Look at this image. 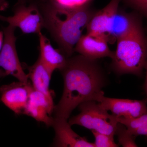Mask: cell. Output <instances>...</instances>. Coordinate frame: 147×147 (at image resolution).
Instances as JSON below:
<instances>
[{
  "label": "cell",
  "instance_id": "1",
  "mask_svg": "<svg viewBox=\"0 0 147 147\" xmlns=\"http://www.w3.org/2000/svg\"><path fill=\"white\" fill-rule=\"evenodd\" d=\"M60 71L63 79V91L60 100L55 106L53 117L67 121L73 110L81 103L95 100L104 93L102 90L107 80L97 60L80 55L69 58Z\"/></svg>",
  "mask_w": 147,
  "mask_h": 147
},
{
  "label": "cell",
  "instance_id": "2",
  "mask_svg": "<svg viewBox=\"0 0 147 147\" xmlns=\"http://www.w3.org/2000/svg\"><path fill=\"white\" fill-rule=\"evenodd\" d=\"M39 5L47 29L59 45L61 52L69 58L74 47L96 12L89 3L79 7H65L54 0H39Z\"/></svg>",
  "mask_w": 147,
  "mask_h": 147
},
{
  "label": "cell",
  "instance_id": "3",
  "mask_svg": "<svg viewBox=\"0 0 147 147\" xmlns=\"http://www.w3.org/2000/svg\"><path fill=\"white\" fill-rule=\"evenodd\" d=\"M111 66L118 75L141 76L147 60V42L142 28L117 40Z\"/></svg>",
  "mask_w": 147,
  "mask_h": 147
},
{
  "label": "cell",
  "instance_id": "4",
  "mask_svg": "<svg viewBox=\"0 0 147 147\" xmlns=\"http://www.w3.org/2000/svg\"><path fill=\"white\" fill-rule=\"evenodd\" d=\"M78 107L80 113L68 121L71 126L77 125L111 137L115 135L119 122L117 117L108 113L99 102L94 100H87Z\"/></svg>",
  "mask_w": 147,
  "mask_h": 147
},
{
  "label": "cell",
  "instance_id": "5",
  "mask_svg": "<svg viewBox=\"0 0 147 147\" xmlns=\"http://www.w3.org/2000/svg\"><path fill=\"white\" fill-rule=\"evenodd\" d=\"M13 15L6 17L0 14V21L21 29L24 34H38L44 28L39 0H18L13 5Z\"/></svg>",
  "mask_w": 147,
  "mask_h": 147
},
{
  "label": "cell",
  "instance_id": "6",
  "mask_svg": "<svg viewBox=\"0 0 147 147\" xmlns=\"http://www.w3.org/2000/svg\"><path fill=\"white\" fill-rule=\"evenodd\" d=\"M15 29V27L9 25L3 28L4 38L0 52V67L7 75H12L19 82L27 83L30 81L18 58L16 46V37L14 34Z\"/></svg>",
  "mask_w": 147,
  "mask_h": 147
},
{
  "label": "cell",
  "instance_id": "7",
  "mask_svg": "<svg viewBox=\"0 0 147 147\" xmlns=\"http://www.w3.org/2000/svg\"><path fill=\"white\" fill-rule=\"evenodd\" d=\"M95 100L117 117L136 118L147 114V98L142 100L111 98L104 96L103 93Z\"/></svg>",
  "mask_w": 147,
  "mask_h": 147
},
{
  "label": "cell",
  "instance_id": "8",
  "mask_svg": "<svg viewBox=\"0 0 147 147\" xmlns=\"http://www.w3.org/2000/svg\"><path fill=\"white\" fill-rule=\"evenodd\" d=\"M33 88L30 81L4 85L0 87L1 100L16 115L23 114Z\"/></svg>",
  "mask_w": 147,
  "mask_h": 147
},
{
  "label": "cell",
  "instance_id": "9",
  "mask_svg": "<svg viewBox=\"0 0 147 147\" xmlns=\"http://www.w3.org/2000/svg\"><path fill=\"white\" fill-rule=\"evenodd\" d=\"M109 38L106 35L87 33L82 35L78 40L74 47V52L90 59L104 57L112 59L115 52L109 48Z\"/></svg>",
  "mask_w": 147,
  "mask_h": 147
},
{
  "label": "cell",
  "instance_id": "10",
  "mask_svg": "<svg viewBox=\"0 0 147 147\" xmlns=\"http://www.w3.org/2000/svg\"><path fill=\"white\" fill-rule=\"evenodd\" d=\"M52 127L55 131L53 146L59 147H95L85 137L79 136L72 130L67 121L54 119Z\"/></svg>",
  "mask_w": 147,
  "mask_h": 147
},
{
  "label": "cell",
  "instance_id": "11",
  "mask_svg": "<svg viewBox=\"0 0 147 147\" xmlns=\"http://www.w3.org/2000/svg\"><path fill=\"white\" fill-rule=\"evenodd\" d=\"M53 111L45 96L33 88L23 114L43 123L47 127H52L54 118L51 115Z\"/></svg>",
  "mask_w": 147,
  "mask_h": 147
},
{
  "label": "cell",
  "instance_id": "12",
  "mask_svg": "<svg viewBox=\"0 0 147 147\" xmlns=\"http://www.w3.org/2000/svg\"><path fill=\"white\" fill-rule=\"evenodd\" d=\"M25 67L28 71L27 74L33 88L45 96L50 106L54 110L55 105L53 93L50 89L52 74L45 67L39 57L32 65L29 66L25 64Z\"/></svg>",
  "mask_w": 147,
  "mask_h": 147
},
{
  "label": "cell",
  "instance_id": "13",
  "mask_svg": "<svg viewBox=\"0 0 147 147\" xmlns=\"http://www.w3.org/2000/svg\"><path fill=\"white\" fill-rule=\"evenodd\" d=\"M121 1L111 0L104 8L96 11L87 26V33L105 34L108 36L110 25L115 14L119 10Z\"/></svg>",
  "mask_w": 147,
  "mask_h": 147
},
{
  "label": "cell",
  "instance_id": "14",
  "mask_svg": "<svg viewBox=\"0 0 147 147\" xmlns=\"http://www.w3.org/2000/svg\"><path fill=\"white\" fill-rule=\"evenodd\" d=\"M40 55L39 57L51 74L57 69L61 70L65 66L68 58L59 49H55L49 40L42 34H38Z\"/></svg>",
  "mask_w": 147,
  "mask_h": 147
},
{
  "label": "cell",
  "instance_id": "15",
  "mask_svg": "<svg viewBox=\"0 0 147 147\" xmlns=\"http://www.w3.org/2000/svg\"><path fill=\"white\" fill-rule=\"evenodd\" d=\"M142 28L141 22L137 16L119 9L113 18L108 31L109 40L111 38L117 40Z\"/></svg>",
  "mask_w": 147,
  "mask_h": 147
},
{
  "label": "cell",
  "instance_id": "16",
  "mask_svg": "<svg viewBox=\"0 0 147 147\" xmlns=\"http://www.w3.org/2000/svg\"><path fill=\"white\" fill-rule=\"evenodd\" d=\"M117 119L135 137L140 135L147 137V114L136 118L117 117Z\"/></svg>",
  "mask_w": 147,
  "mask_h": 147
},
{
  "label": "cell",
  "instance_id": "17",
  "mask_svg": "<svg viewBox=\"0 0 147 147\" xmlns=\"http://www.w3.org/2000/svg\"><path fill=\"white\" fill-rule=\"evenodd\" d=\"M115 135L118 137L119 144L124 147H137L135 142V137L123 124L118 122Z\"/></svg>",
  "mask_w": 147,
  "mask_h": 147
},
{
  "label": "cell",
  "instance_id": "18",
  "mask_svg": "<svg viewBox=\"0 0 147 147\" xmlns=\"http://www.w3.org/2000/svg\"><path fill=\"white\" fill-rule=\"evenodd\" d=\"M95 138L94 143L95 147H117L119 146L115 143L114 137L91 130Z\"/></svg>",
  "mask_w": 147,
  "mask_h": 147
},
{
  "label": "cell",
  "instance_id": "19",
  "mask_svg": "<svg viewBox=\"0 0 147 147\" xmlns=\"http://www.w3.org/2000/svg\"><path fill=\"white\" fill-rule=\"evenodd\" d=\"M147 18V0H123Z\"/></svg>",
  "mask_w": 147,
  "mask_h": 147
},
{
  "label": "cell",
  "instance_id": "20",
  "mask_svg": "<svg viewBox=\"0 0 147 147\" xmlns=\"http://www.w3.org/2000/svg\"><path fill=\"white\" fill-rule=\"evenodd\" d=\"M56 3L64 7L69 8L79 7L86 4L91 0H54Z\"/></svg>",
  "mask_w": 147,
  "mask_h": 147
},
{
  "label": "cell",
  "instance_id": "21",
  "mask_svg": "<svg viewBox=\"0 0 147 147\" xmlns=\"http://www.w3.org/2000/svg\"><path fill=\"white\" fill-rule=\"evenodd\" d=\"M9 6L7 0H0V11H5Z\"/></svg>",
  "mask_w": 147,
  "mask_h": 147
},
{
  "label": "cell",
  "instance_id": "22",
  "mask_svg": "<svg viewBox=\"0 0 147 147\" xmlns=\"http://www.w3.org/2000/svg\"><path fill=\"white\" fill-rule=\"evenodd\" d=\"M4 33L3 31H0V52L2 48L4 42Z\"/></svg>",
  "mask_w": 147,
  "mask_h": 147
},
{
  "label": "cell",
  "instance_id": "23",
  "mask_svg": "<svg viewBox=\"0 0 147 147\" xmlns=\"http://www.w3.org/2000/svg\"><path fill=\"white\" fill-rule=\"evenodd\" d=\"M144 68L146 70V78L144 84V88L145 91L147 95V60L146 61L144 66Z\"/></svg>",
  "mask_w": 147,
  "mask_h": 147
},
{
  "label": "cell",
  "instance_id": "24",
  "mask_svg": "<svg viewBox=\"0 0 147 147\" xmlns=\"http://www.w3.org/2000/svg\"><path fill=\"white\" fill-rule=\"evenodd\" d=\"M7 76L5 71L3 69H1L0 68V79L3 77H5V76Z\"/></svg>",
  "mask_w": 147,
  "mask_h": 147
}]
</instances>
